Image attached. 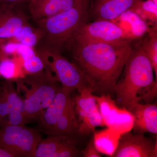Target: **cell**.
Segmentation results:
<instances>
[{"label":"cell","instance_id":"7","mask_svg":"<svg viewBox=\"0 0 157 157\" xmlns=\"http://www.w3.org/2000/svg\"><path fill=\"white\" fill-rule=\"evenodd\" d=\"M125 39H128L127 32L119 26L110 21L98 19L82 26L72 43H108Z\"/></svg>","mask_w":157,"mask_h":157},{"label":"cell","instance_id":"26","mask_svg":"<svg viewBox=\"0 0 157 157\" xmlns=\"http://www.w3.org/2000/svg\"><path fill=\"white\" fill-rule=\"evenodd\" d=\"M10 112L9 104L2 87L0 88V127L6 125Z\"/></svg>","mask_w":157,"mask_h":157},{"label":"cell","instance_id":"18","mask_svg":"<svg viewBox=\"0 0 157 157\" xmlns=\"http://www.w3.org/2000/svg\"><path fill=\"white\" fill-rule=\"evenodd\" d=\"M121 135L115 131L107 128L94 132L93 142L101 154L113 157L118 145Z\"/></svg>","mask_w":157,"mask_h":157},{"label":"cell","instance_id":"1","mask_svg":"<svg viewBox=\"0 0 157 157\" xmlns=\"http://www.w3.org/2000/svg\"><path fill=\"white\" fill-rule=\"evenodd\" d=\"M75 64L86 76L93 91L114 93L132 47L128 39L108 43L72 42Z\"/></svg>","mask_w":157,"mask_h":157},{"label":"cell","instance_id":"4","mask_svg":"<svg viewBox=\"0 0 157 157\" xmlns=\"http://www.w3.org/2000/svg\"><path fill=\"white\" fill-rule=\"evenodd\" d=\"M17 92L24 95V104L29 122L39 120L42 113L53 100L59 86L48 71L25 74L15 79Z\"/></svg>","mask_w":157,"mask_h":157},{"label":"cell","instance_id":"31","mask_svg":"<svg viewBox=\"0 0 157 157\" xmlns=\"http://www.w3.org/2000/svg\"><path fill=\"white\" fill-rule=\"evenodd\" d=\"M156 5H157V0H151Z\"/></svg>","mask_w":157,"mask_h":157},{"label":"cell","instance_id":"28","mask_svg":"<svg viewBox=\"0 0 157 157\" xmlns=\"http://www.w3.org/2000/svg\"><path fill=\"white\" fill-rule=\"evenodd\" d=\"M29 0H0V4H12V5L22 6L25 3L28 2Z\"/></svg>","mask_w":157,"mask_h":157},{"label":"cell","instance_id":"2","mask_svg":"<svg viewBox=\"0 0 157 157\" xmlns=\"http://www.w3.org/2000/svg\"><path fill=\"white\" fill-rule=\"evenodd\" d=\"M123 72L114 89L118 105L127 109L134 103L150 101L156 96L154 71L142 47L132 49Z\"/></svg>","mask_w":157,"mask_h":157},{"label":"cell","instance_id":"21","mask_svg":"<svg viewBox=\"0 0 157 157\" xmlns=\"http://www.w3.org/2000/svg\"><path fill=\"white\" fill-rule=\"evenodd\" d=\"M104 126L99 108L90 113L78 121V132L82 135H86L94 132L96 127Z\"/></svg>","mask_w":157,"mask_h":157},{"label":"cell","instance_id":"22","mask_svg":"<svg viewBox=\"0 0 157 157\" xmlns=\"http://www.w3.org/2000/svg\"><path fill=\"white\" fill-rule=\"evenodd\" d=\"M23 67L25 74H36L45 70V64L36 52L22 54Z\"/></svg>","mask_w":157,"mask_h":157},{"label":"cell","instance_id":"20","mask_svg":"<svg viewBox=\"0 0 157 157\" xmlns=\"http://www.w3.org/2000/svg\"><path fill=\"white\" fill-rule=\"evenodd\" d=\"M42 38V33L40 29L34 27L29 23L16 36L7 42L21 44L29 48H33L40 43Z\"/></svg>","mask_w":157,"mask_h":157},{"label":"cell","instance_id":"32","mask_svg":"<svg viewBox=\"0 0 157 157\" xmlns=\"http://www.w3.org/2000/svg\"><path fill=\"white\" fill-rule=\"evenodd\" d=\"M0 88H1V86H0Z\"/></svg>","mask_w":157,"mask_h":157},{"label":"cell","instance_id":"12","mask_svg":"<svg viewBox=\"0 0 157 157\" xmlns=\"http://www.w3.org/2000/svg\"><path fill=\"white\" fill-rule=\"evenodd\" d=\"M71 92L62 86L59 87L53 100L38 120L42 132L48 135L52 131L59 119L73 100L70 96Z\"/></svg>","mask_w":157,"mask_h":157},{"label":"cell","instance_id":"19","mask_svg":"<svg viewBox=\"0 0 157 157\" xmlns=\"http://www.w3.org/2000/svg\"><path fill=\"white\" fill-rule=\"evenodd\" d=\"M93 92L91 87L87 86L79 92L74 99L75 110L79 120L98 107L96 96Z\"/></svg>","mask_w":157,"mask_h":157},{"label":"cell","instance_id":"6","mask_svg":"<svg viewBox=\"0 0 157 157\" xmlns=\"http://www.w3.org/2000/svg\"><path fill=\"white\" fill-rule=\"evenodd\" d=\"M42 139L37 129L25 125H6L0 127V144L14 156L34 157Z\"/></svg>","mask_w":157,"mask_h":157},{"label":"cell","instance_id":"30","mask_svg":"<svg viewBox=\"0 0 157 157\" xmlns=\"http://www.w3.org/2000/svg\"><path fill=\"white\" fill-rule=\"evenodd\" d=\"M0 157H14V155L0 144Z\"/></svg>","mask_w":157,"mask_h":157},{"label":"cell","instance_id":"25","mask_svg":"<svg viewBox=\"0 0 157 157\" xmlns=\"http://www.w3.org/2000/svg\"><path fill=\"white\" fill-rule=\"evenodd\" d=\"M148 56L156 77H157V40L156 36L151 37L142 47Z\"/></svg>","mask_w":157,"mask_h":157},{"label":"cell","instance_id":"9","mask_svg":"<svg viewBox=\"0 0 157 157\" xmlns=\"http://www.w3.org/2000/svg\"><path fill=\"white\" fill-rule=\"evenodd\" d=\"M157 142L154 143L143 134L131 132L121 136L112 157H156Z\"/></svg>","mask_w":157,"mask_h":157},{"label":"cell","instance_id":"27","mask_svg":"<svg viewBox=\"0 0 157 157\" xmlns=\"http://www.w3.org/2000/svg\"><path fill=\"white\" fill-rule=\"evenodd\" d=\"M82 155L84 157H101V154L95 146L93 142V139L90 140L87 146L82 152Z\"/></svg>","mask_w":157,"mask_h":157},{"label":"cell","instance_id":"14","mask_svg":"<svg viewBox=\"0 0 157 157\" xmlns=\"http://www.w3.org/2000/svg\"><path fill=\"white\" fill-rule=\"evenodd\" d=\"M142 0H99L94 8L98 19L111 21L134 8Z\"/></svg>","mask_w":157,"mask_h":157},{"label":"cell","instance_id":"17","mask_svg":"<svg viewBox=\"0 0 157 157\" xmlns=\"http://www.w3.org/2000/svg\"><path fill=\"white\" fill-rule=\"evenodd\" d=\"M78 121L73 99L48 135H73L78 132Z\"/></svg>","mask_w":157,"mask_h":157},{"label":"cell","instance_id":"15","mask_svg":"<svg viewBox=\"0 0 157 157\" xmlns=\"http://www.w3.org/2000/svg\"><path fill=\"white\" fill-rule=\"evenodd\" d=\"M2 89L10 109L6 125H25L29 122L26 116L23 100L15 91L11 80H7Z\"/></svg>","mask_w":157,"mask_h":157},{"label":"cell","instance_id":"5","mask_svg":"<svg viewBox=\"0 0 157 157\" xmlns=\"http://www.w3.org/2000/svg\"><path fill=\"white\" fill-rule=\"evenodd\" d=\"M36 52L44 62L45 70L60 82L63 87L72 92L77 90L78 92L84 88L91 87L86 76L79 67L68 61L61 52L41 44L37 47Z\"/></svg>","mask_w":157,"mask_h":157},{"label":"cell","instance_id":"16","mask_svg":"<svg viewBox=\"0 0 157 157\" xmlns=\"http://www.w3.org/2000/svg\"><path fill=\"white\" fill-rule=\"evenodd\" d=\"M82 0H56L38 6H28L29 11L35 21L52 17L70 10Z\"/></svg>","mask_w":157,"mask_h":157},{"label":"cell","instance_id":"23","mask_svg":"<svg viewBox=\"0 0 157 157\" xmlns=\"http://www.w3.org/2000/svg\"><path fill=\"white\" fill-rule=\"evenodd\" d=\"M17 70L14 60L0 49V76L7 80H15L20 77Z\"/></svg>","mask_w":157,"mask_h":157},{"label":"cell","instance_id":"3","mask_svg":"<svg viewBox=\"0 0 157 157\" xmlns=\"http://www.w3.org/2000/svg\"><path fill=\"white\" fill-rule=\"evenodd\" d=\"M89 0H82L70 10L36 21L42 33L39 44L61 52L70 46L77 32L86 23Z\"/></svg>","mask_w":157,"mask_h":157},{"label":"cell","instance_id":"11","mask_svg":"<svg viewBox=\"0 0 157 157\" xmlns=\"http://www.w3.org/2000/svg\"><path fill=\"white\" fill-rule=\"evenodd\" d=\"M73 135H48L39 144L34 157H74L80 152Z\"/></svg>","mask_w":157,"mask_h":157},{"label":"cell","instance_id":"8","mask_svg":"<svg viewBox=\"0 0 157 157\" xmlns=\"http://www.w3.org/2000/svg\"><path fill=\"white\" fill-rule=\"evenodd\" d=\"M99 111L104 125L115 131L121 135L133 129L134 117L125 107H120L109 95L96 96Z\"/></svg>","mask_w":157,"mask_h":157},{"label":"cell","instance_id":"29","mask_svg":"<svg viewBox=\"0 0 157 157\" xmlns=\"http://www.w3.org/2000/svg\"><path fill=\"white\" fill-rule=\"evenodd\" d=\"M54 1H56V0H29L28 3V6H38V5H42V4Z\"/></svg>","mask_w":157,"mask_h":157},{"label":"cell","instance_id":"10","mask_svg":"<svg viewBox=\"0 0 157 157\" xmlns=\"http://www.w3.org/2000/svg\"><path fill=\"white\" fill-rule=\"evenodd\" d=\"M21 6L0 4V46L16 36L29 23Z\"/></svg>","mask_w":157,"mask_h":157},{"label":"cell","instance_id":"13","mask_svg":"<svg viewBox=\"0 0 157 157\" xmlns=\"http://www.w3.org/2000/svg\"><path fill=\"white\" fill-rule=\"evenodd\" d=\"M134 117L132 130L141 134H157V107L155 104L135 103L127 108Z\"/></svg>","mask_w":157,"mask_h":157},{"label":"cell","instance_id":"24","mask_svg":"<svg viewBox=\"0 0 157 157\" xmlns=\"http://www.w3.org/2000/svg\"><path fill=\"white\" fill-rule=\"evenodd\" d=\"M137 11L139 14H143L145 17L151 20H157V5L153 2L151 0L145 2L141 1L132 9Z\"/></svg>","mask_w":157,"mask_h":157}]
</instances>
